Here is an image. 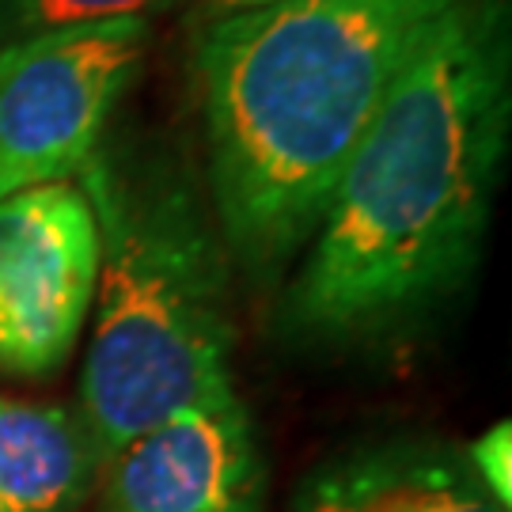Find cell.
Segmentation results:
<instances>
[{
  "label": "cell",
  "mask_w": 512,
  "mask_h": 512,
  "mask_svg": "<svg viewBox=\"0 0 512 512\" xmlns=\"http://www.w3.org/2000/svg\"><path fill=\"white\" fill-rule=\"evenodd\" d=\"M512 126L505 0H459L349 152L285 296L289 330L403 334L471 274Z\"/></svg>",
  "instance_id": "cell-1"
},
{
  "label": "cell",
  "mask_w": 512,
  "mask_h": 512,
  "mask_svg": "<svg viewBox=\"0 0 512 512\" xmlns=\"http://www.w3.org/2000/svg\"><path fill=\"white\" fill-rule=\"evenodd\" d=\"M459 0H266L194 46L220 239L270 277L308 247L349 152Z\"/></svg>",
  "instance_id": "cell-2"
},
{
  "label": "cell",
  "mask_w": 512,
  "mask_h": 512,
  "mask_svg": "<svg viewBox=\"0 0 512 512\" xmlns=\"http://www.w3.org/2000/svg\"><path fill=\"white\" fill-rule=\"evenodd\" d=\"M76 186L99 232L80 418L103 463L156 421L236 395L228 258L194 183L160 152L99 145Z\"/></svg>",
  "instance_id": "cell-3"
},
{
  "label": "cell",
  "mask_w": 512,
  "mask_h": 512,
  "mask_svg": "<svg viewBox=\"0 0 512 512\" xmlns=\"http://www.w3.org/2000/svg\"><path fill=\"white\" fill-rule=\"evenodd\" d=\"M145 50L148 19L61 27L0 46V202L84 171Z\"/></svg>",
  "instance_id": "cell-4"
},
{
  "label": "cell",
  "mask_w": 512,
  "mask_h": 512,
  "mask_svg": "<svg viewBox=\"0 0 512 512\" xmlns=\"http://www.w3.org/2000/svg\"><path fill=\"white\" fill-rule=\"evenodd\" d=\"M99 232L76 183H46L0 202V372L50 376L88 323Z\"/></svg>",
  "instance_id": "cell-5"
},
{
  "label": "cell",
  "mask_w": 512,
  "mask_h": 512,
  "mask_svg": "<svg viewBox=\"0 0 512 512\" xmlns=\"http://www.w3.org/2000/svg\"><path fill=\"white\" fill-rule=\"evenodd\" d=\"M103 512H262L255 425L224 395L118 444L103 463Z\"/></svg>",
  "instance_id": "cell-6"
},
{
  "label": "cell",
  "mask_w": 512,
  "mask_h": 512,
  "mask_svg": "<svg viewBox=\"0 0 512 512\" xmlns=\"http://www.w3.org/2000/svg\"><path fill=\"white\" fill-rule=\"evenodd\" d=\"M293 512H509L475 478L467 452L440 440H380L315 467Z\"/></svg>",
  "instance_id": "cell-7"
},
{
  "label": "cell",
  "mask_w": 512,
  "mask_h": 512,
  "mask_svg": "<svg viewBox=\"0 0 512 512\" xmlns=\"http://www.w3.org/2000/svg\"><path fill=\"white\" fill-rule=\"evenodd\" d=\"M99 475L80 410L0 399V512H73Z\"/></svg>",
  "instance_id": "cell-8"
},
{
  "label": "cell",
  "mask_w": 512,
  "mask_h": 512,
  "mask_svg": "<svg viewBox=\"0 0 512 512\" xmlns=\"http://www.w3.org/2000/svg\"><path fill=\"white\" fill-rule=\"evenodd\" d=\"M175 0H0V46L61 27H88L110 19H148Z\"/></svg>",
  "instance_id": "cell-9"
},
{
  "label": "cell",
  "mask_w": 512,
  "mask_h": 512,
  "mask_svg": "<svg viewBox=\"0 0 512 512\" xmlns=\"http://www.w3.org/2000/svg\"><path fill=\"white\" fill-rule=\"evenodd\" d=\"M467 463L475 478L486 486V494L494 497L501 509H509L512 501V425L497 421L482 437L467 448Z\"/></svg>",
  "instance_id": "cell-10"
},
{
  "label": "cell",
  "mask_w": 512,
  "mask_h": 512,
  "mask_svg": "<svg viewBox=\"0 0 512 512\" xmlns=\"http://www.w3.org/2000/svg\"><path fill=\"white\" fill-rule=\"evenodd\" d=\"M213 16H232V12H243V8H255V4H266V0H205Z\"/></svg>",
  "instance_id": "cell-11"
}]
</instances>
